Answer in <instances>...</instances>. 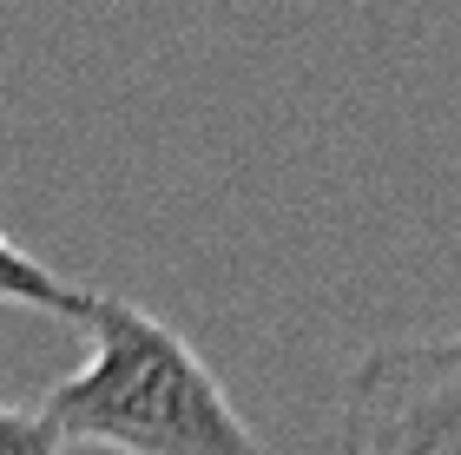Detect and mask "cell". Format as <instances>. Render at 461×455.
Returning <instances> with one entry per match:
<instances>
[{
    "mask_svg": "<svg viewBox=\"0 0 461 455\" xmlns=\"http://www.w3.org/2000/svg\"><path fill=\"white\" fill-rule=\"evenodd\" d=\"M93 357L59 377L40 403V423L59 449H119V455H264L224 396L218 369L165 317L93 297Z\"/></svg>",
    "mask_w": 461,
    "mask_h": 455,
    "instance_id": "cell-1",
    "label": "cell"
},
{
    "mask_svg": "<svg viewBox=\"0 0 461 455\" xmlns=\"http://www.w3.org/2000/svg\"><path fill=\"white\" fill-rule=\"evenodd\" d=\"M330 455H461V337L369 350L343 377Z\"/></svg>",
    "mask_w": 461,
    "mask_h": 455,
    "instance_id": "cell-2",
    "label": "cell"
},
{
    "mask_svg": "<svg viewBox=\"0 0 461 455\" xmlns=\"http://www.w3.org/2000/svg\"><path fill=\"white\" fill-rule=\"evenodd\" d=\"M93 297H99V291H86V284H67L53 264L27 258L7 232H0V304L40 310V317H67V323H86V317H93Z\"/></svg>",
    "mask_w": 461,
    "mask_h": 455,
    "instance_id": "cell-3",
    "label": "cell"
},
{
    "mask_svg": "<svg viewBox=\"0 0 461 455\" xmlns=\"http://www.w3.org/2000/svg\"><path fill=\"white\" fill-rule=\"evenodd\" d=\"M0 455H67V449H59V436L40 423V409L0 403Z\"/></svg>",
    "mask_w": 461,
    "mask_h": 455,
    "instance_id": "cell-4",
    "label": "cell"
}]
</instances>
